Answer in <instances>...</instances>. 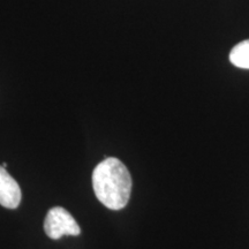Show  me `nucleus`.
<instances>
[{
	"mask_svg": "<svg viewBox=\"0 0 249 249\" xmlns=\"http://www.w3.org/2000/svg\"><path fill=\"white\" fill-rule=\"evenodd\" d=\"M18 183L2 165H0V205L7 209H17L21 202Z\"/></svg>",
	"mask_w": 249,
	"mask_h": 249,
	"instance_id": "nucleus-3",
	"label": "nucleus"
},
{
	"mask_svg": "<svg viewBox=\"0 0 249 249\" xmlns=\"http://www.w3.org/2000/svg\"><path fill=\"white\" fill-rule=\"evenodd\" d=\"M44 231L49 238L58 240L64 235H80L81 229L66 209L54 207L49 210L44 220Z\"/></svg>",
	"mask_w": 249,
	"mask_h": 249,
	"instance_id": "nucleus-2",
	"label": "nucleus"
},
{
	"mask_svg": "<svg viewBox=\"0 0 249 249\" xmlns=\"http://www.w3.org/2000/svg\"><path fill=\"white\" fill-rule=\"evenodd\" d=\"M92 188L96 197L111 210L127 205L132 192V177L118 158L105 157L92 172Z\"/></svg>",
	"mask_w": 249,
	"mask_h": 249,
	"instance_id": "nucleus-1",
	"label": "nucleus"
},
{
	"mask_svg": "<svg viewBox=\"0 0 249 249\" xmlns=\"http://www.w3.org/2000/svg\"><path fill=\"white\" fill-rule=\"evenodd\" d=\"M2 166H4L6 169V167H7V163H2Z\"/></svg>",
	"mask_w": 249,
	"mask_h": 249,
	"instance_id": "nucleus-5",
	"label": "nucleus"
},
{
	"mask_svg": "<svg viewBox=\"0 0 249 249\" xmlns=\"http://www.w3.org/2000/svg\"><path fill=\"white\" fill-rule=\"evenodd\" d=\"M230 61L235 67L249 70V39L236 44L230 53Z\"/></svg>",
	"mask_w": 249,
	"mask_h": 249,
	"instance_id": "nucleus-4",
	"label": "nucleus"
}]
</instances>
